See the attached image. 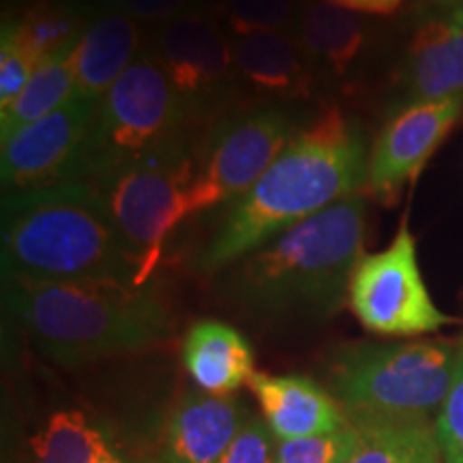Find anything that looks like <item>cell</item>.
I'll use <instances>...</instances> for the list:
<instances>
[{
	"mask_svg": "<svg viewBox=\"0 0 463 463\" xmlns=\"http://www.w3.org/2000/svg\"><path fill=\"white\" fill-rule=\"evenodd\" d=\"M116 14H123L136 22H170L183 15L189 0H106Z\"/></svg>",
	"mask_w": 463,
	"mask_h": 463,
	"instance_id": "obj_29",
	"label": "cell"
},
{
	"mask_svg": "<svg viewBox=\"0 0 463 463\" xmlns=\"http://www.w3.org/2000/svg\"><path fill=\"white\" fill-rule=\"evenodd\" d=\"M356 447L345 463H447L436 422L414 416L347 414Z\"/></svg>",
	"mask_w": 463,
	"mask_h": 463,
	"instance_id": "obj_19",
	"label": "cell"
},
{
	"mask_svg": "<svg viewBox=\"0 0 463 463\" xmlns=\"http://www.w3.org/2000/svg\"><path fill=\"white\" fill-rule=\"evenodd\" d=\"M194 118L195 112L167 78L155 52H140L97 103L84 183L176 142Z\"/></svg>",
	"mask_w": 463,
	"mask_h": 463,
	"instance_id": "obj_7",
	"label": "cell"
},
{
	"mask_svg": "<svg viewBox=\"0 0 463 463\" xmlns=\"http://www.w3.org/2000/svg\"><path fill=\"white\" fill-rule=\"evenodd\" d=\"M73 52L48 58L34 69L24 90L9 108L0 109V137H9L22 127L43 118L71 99L75 95Z\"/></svg>",
	"mask_w": 463,
	"mask_h": 463,
	"instance_id": "obj_22",
	"label": "cell"
},
{
	"mask_svg": "<svg viewBox=\"0 0 463 463\" xmlns=\"http://www.w3.org/2000/svg\"><path fill=\"white\" fill-rule=\"evenodd\" d=\"M95 103L73 95L65 106L3 140V184L17 194L84 183L89 176Z\"/></svg>",
	"mask_w": 463,
	"mask_h": 463,
	"instance_id": "obj_9",
	"label": "cell"
},
{
	"mask_svg": "<svg viewBox=\"0 0 463 463\" xmlns=\"http://www.w3.org/2000/svg\"><path fill=\"white\" fill-rule=\"evenodd\" d=\"M403 84L410 103L463 99V7L427 17L416 28Z\"/></svg>",
	"mask_w": 463,
	"mask_h": 463,
	"instance_id": "obj_15",
	"label": "cell"
},
{
	"mask_svg": "<svg viewBox=\"0 0 463 463\" xmlns=\"http://www.w3.org/2000/svg\"><path fill=\"white\" fill-rule=\"evenodd\" d=\"M403 0H347L345 9L356 11V14H375L389 15L395 14Z\"/></svg>",
	"mask_w": 463,
	"mask_h": 463,
	"instance_id": "obj_30",
	"label": "cell"
},
{
	"mask_svg": "<svg viewBox=\"0 0 463 463\" xmlns=\"http://www.w3.org/2000/svg\"><path fill=\"white\" fill-rule=\"evenodd\" d=\"M150 50L195 116L228 89L236 71L228 34L206 14H183L165 22Z\"/></svg>",
	"mask_w": 463,
	"mask_h": 463,
	"instance_id": "obj_12",
	"label": "cell"
},
{
	"mask_svg": "<svg viewBox=\"0 0 463 463\" xmlns=\"http://www.w3.org/2000/svg\"><path fill=\"white\" fill-rule=\"evenodd\" d=\"M294 136L286 109L262 108L234 116L213 131L191 187V215L232 204L256 184Z\"/></svg>",
	"mask_w": 463,
	"mask_h": 463,
	"instance_id": "obj_10",
	"label": "cell"
},
{
	"mask_svg": "<svg viewBox=\"0 0 463 463\" xmlns=\"http://www.w3.org/2000/svg\"><path fill=\"white\" fill-rule=\"evenodd\" d=\"M461 341L354 344L328 363V391L345 414L414 416L439 412L453 382Z\"/></svg>",
	"mask_w": 463,
	"mask_h": 463,
	"instance_id": "obj_5",
	"label": "cell"
},
{
	"mask_svg": "<svg viewBox=\"0 0 463 463\" xmlns=\"http://www.w3.org/2000/svg\"><path fill=\"white\" fill-rule=\"evenodd\" d=\"M463 112V99L412 101L382 127L367 159L364 194L395 204L408 183L416 181L431 155L447 140Z\"/></svg>",
	"mask_w": 463,
	"mask_h": 463,
	"instance_id": "obj_11",
	"label": "cell"
},
{
	"mask_svg": "<svg viewBox=\"0 0 463 463\" xmlns=\"http://www.w3.org/2000/svg\"><path fill=\"white\" fill-rule=\"evenodd\" d=\"M277 438L262 416H249L219 463H275Z\"/></svg>",
	"mask_w": 463,
	"mask_h": 463,
	"instance_id": "obj_28",
	"label": "cell"
},
{
	"mask_svg": "<svg viewBox=\"0 0 463 463\" xmlns=\"http://www.w3.org/2000/svg\"><path fill=\"white\" fill-rule=\"evenodd\" d=\"M347 305L364 331L382 337H420L457 322L433 303L408 219H402L389 247L364 253L356 264Z\"/></svg>",
	"mask_w": 463,
	"mask_h": 463,
	"instance_id": "obj_8",
	"label": "cell"
},
{
	"mask_svg": "<svg viewBox=\"0 0 463 463\" xmlns=\"http://www.w3.org/2000/svg\"><path fill=\"white\" fill-rule=\"evenodd\" d=\"M37 67L39 62L15 42L9 26H5L0 43V109L9 108L17 99Z\"/></svg>",
	"mask_w": 463,
	"mask_h": 463,
	"instance_id": "obj_27",
	"label": "cell"
},
{
	"mask_svg": "<svg viewBox=\"0 0 463 463\" xmlns=\"http://www.w3.org/2000/svg\"><path fill=\"white\" fill-rule=\"evenodd\" d=\"M364 200L356 194L335 202L228 266L219 273L225 300L264 326L322 324L337 316L364 256Z\"/></svg>",
	"mask_w": 463,
	"mask_h": 463,
	"instance_id": "obj_2",
	"label": "cell"
},
{
	"mask_svg": "<svg viewBox=\"0 0 463 463\" xmlns=\"http://www.w3.org/2000/svg\"><path fill=\"white\" fill-rule=\"evenodd\" d=\"M3 275L20 281L114 279L142 286L123 236L89 183L26 191L7 202Z\"/></svg>",
	"mask_w": 463,
	"mask_h": 463,
	"instance_id": "obj_4",
	"label": "cell"
},
{
	"mask_svg": "<svg viewBox=\"0 0 463 463\" xmlns=\"http://www.w3.org/2000/svg\"><path fill=\"white\" fill-rule=\"evenodd\" d=\"M181 354L194 384L208 395L232 397L256 373L249 341L219 320L195 322L184 335Z\"/></svg>",
	"mask_w": 463,
	"mask_h": 463,
	"instance_id": "obj_17",
	"label": "cell"
},
{
	"mask_svg": "<svg viewBox=\"0 0 463 463\" xmlns=\"http://www.w3.org/2000/svg\"><path fill=\"white\" fill-rule=\"evenodd\" d=\"M118 444L80 410H61L39 427L31 439L33 463H108Z\"/></svg>",
	"mask_w": 463,
	"mask_h": 463,
	"instance_id": "obj_21",
	"label": "cell"
},
{
	"mask_svg": "<svg viewBox=\"0 0 463 463\" xmlns=\"http://www.w3.org/2000/svg\"><path fill=\"white\" fill-rule=\"evenodd\" d=\"M9 31L15 42L42 65L48 58L73 52L86 28L78 11L69 5L58 0H39L20 22H11Z\"/></svg>",
	"mask_w": 463,
	"mask_h": 463,
	"instance_id": "obj_23",
	"label": "cell"
},
{
	"mask_svg": "<svg viewBox=\"0 0 463 463\" xmlns=\"http://www.w3.org/2000/svg\"><path fill=\"white\" fill-rule=\"evenodd\" d=\"M5 305L37 350L69 369L148 350L172 331L150 283L5 279Z\"/></svg>",
	"mask_w": 463,
	"mask_h": 463,
	"instance_id": "obj_3",
	"label": "cell"
},
{
	"mask_svg": "<svg viewBox=\"0 0 463 463\" xmlns=\"http://www.w3.org/2000/svg\"><path fill=\"white\" fill-rule=\"evenodd\" d=\"M356 427L347 425L324 436L277 439L275 463H345L356 447Z\"/></svg>",
	"mask_w": 463,
	"mask_h": 463,
	"instance_id": "obj_25",
	"label": "cell"
},
{
	"mask_svg": "<svg viewBox=\"0 0 463 463\" xmlns=\"http://www.w3.org/2000/svg\"><path fill=\"white\" fill-rule=\"evenodd\" d=\"M433 422L444 459L447 463H463V339L453 382Z\"/></svg>",
	"mask_w": 463,
	"mask_h": 463,
	"instance_id": "obj_26",
	"label": "cell"
},
{
	"mask_svg": "<svg viewBox=\"0 0 463 463\" xmlns=\"http://www.w3.org/2000/svg\"><path fill=\"white\" fill-rule=\"evenodd\" d=\"M298 0H222L219 14L234 37L251 33H277L297 15Z\"/></svg>",
	"mask_w": 463,
	"mask_h": 463,
	"instance_id": "obj_24",
	"label": "cell"
},
{
	"mask_svg": "<svg viewBox=\"0 0 463 463\" xmlns=\"http://www.w3.org/2000/svg\"><path fill=\"white\" fill-rule=\"evenodd\" d=\"M262 419L277 439L324 436L347 425V414L333 392L307 375L256 372L249 380Z\"/></svg>",
	"mask_w": 463,
	"mask_h": 463,
	"instance_id": "obj_14",
	"label": "cell"
},
{
	"mask_svg": "<svg viewBox=\"0 0 463 463\" xmlns=\"http://www.w3.org/2000/svg\"><path fill=\"white\" fill-rule=\"evenodd\" d=\"M108 463H137V461H133V459H129V457H127V455L123 453V450H120V453H118V455H116L112 461H108Z\"/></svg>",
	"mask_w": 463,
	"mask_h": 463,
	"instance_id": "obj_31",
	"label": "cell"
},
{
	"mask_svg": "<svg viewBox=\"0 0 463 463\" xmlns=\"http://www.w3.org/2000/svg\"><path fill=\"white\" fill-rule=\"evenodd\" d=\"M297 42L309 58L326 62L335 73H345L364 43L361 15L331 0H309L297 22Z\"/></svg>",
	"mask_w": 463,
	"mask_h": 463,
	"instance_id": "obj_20",
	"label": "cell"
},
{
	"mask_svg": "<svg viewBox=\"0 0 463 463\" xmlns=\"http://www.w3.org/2000/svg\"><path fill=\"white\" fill-rule=\"evenodd\" d=\"M236 71L258 90L277 97H307L311 89L309 61L297 37L251 33L234 37Z\"/></svg>",
	"mask_w": 463,
	"mask_h": 463,
	"instance_id": "obj_18",
	"label": "cell"
},
{
	"mask_svg": "<svg viewBox=\"0 0 463 463\" xmlns=\"http://www.w3.org/2000/svg\"><path fill=\"white\" fill-rule=\"evenodd\" d=\"M198 164L187 136H183L89 183L123 236L142 286H148L157 270L174 230L191 217V187Z\"/></svg>",
	"mask_w": 463,
	"mask_h": 463,
	"instance_id": "obj_6",
	"label": "cell"
},
{
	"mask_svg": "<svg viewBox=\"0 0 463 463\" xmlns=\"http://www.w3.org/2000/svg\"><path fill=\"white\" fill-rule=\"evenodd\" d=\"M367 150L363 136L337 108L297 131L251 189L219 219L195 260V270L219 275L283 232L335 202L364 194Z\"/></svg>",
	"mask_w": 463,
	"mask_h": 463,
	"instance_id": "obj_1",
	"label": "cell"
},
{
	"mask_svg": "<svg viewBox=\"0 0 463 463\" xmlns=\"http://www.w3.org/2000/svg\"><path fill=\"white\" fill-rule=\"evenodd\" d=\"M247 419L239 399L184 392L167 419L164 463H219Z\"/></svg>",
	"mask_w": 463,
	"mask_h": 463,
	"instance_id": "obj_13",
	"label": "cell"
},
{
	"mask_svg": "<svg viewBox=\"0 0 463 463\" xmlns=\"http://www.w3.org/2000/svg\"><path fill=\"white\" fill-rule=\"evenodd\" d=\"M140 56V24L123 14L97 17L75 45V95L99 103L136 58Z\"/></svg>",
	"mask_w": 463,
	"mask_h": 463,
	"instance_id": "obj_16",
	"label": "cell"
}]
</instances>
